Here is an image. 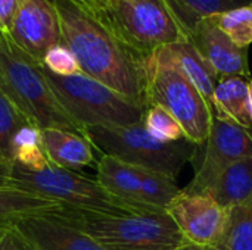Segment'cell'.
Returning a JSON list of instances; mask_svg holds the SVG:
<instances>
[{"label": "cell", "instance_id": "d6a6232c", "mask_svg": "<svg viewBox=\"0 0 252 250\" xmlns=\"http://www.w3.org/2000/svg\"><path fill=\"white\" fill-rule=\"evenodd\" d=\"M180 250H211V249H207V248H201V246H196V245L188 243L186 246H183Z\"/></svg>", "mask_w": 252, "mask_h": 250}, {"label": "cell", "instance_id": "5b68a950", "mask_svg": "<svg viewBox=\"0 0 252 250\" xmlns=\"http://www.w3.org/2000/svg\"><path fill=\"white\" fill-rule=\"evenodd\" d=\"M93 13L124 46L143 59L188 40V32L165 0H111Z\"/></svg>", "mask_w": 252, "mask_h": 250}, {"label": "cell", "instance_id": "4dcf8cb0", "mask_svg": "<svg viewBox=\"0 0 252 250\" xmlns=\"http://www.w3.org/2000/svg\"><path fill=\"white\" fill-rule=\"evenodd\" d=\"M10 174H12V162H7L0 158V189L12 187Z\"/></svg>", "mask_w": 252, "mask_h": 250}, {"label": "cell", "instance_id": "cb8c5ba5", "mask_svg": "<svg viewBox=\"0 0 252 250\" xmlns=\"http://www.w3.org/2000/svg\"><path fill=\"white\" fill-rule=\"evenodd\" d=\"M31 124L0 88V158L12 162V141L16 133Z\"/></svg>", "mask_w": 252, "mask_h": 250}, {"label": "cell", "instance_id": "d4e9b609", "mask_svg": "<svg viewBox=\"0 0 252 250\" xmlns=\"http://www.w3.org/2000/svg\"><path fill=\"white\" fill-rule=\"evenodd\" d=\"M145 128L161 141H179L186 139L183 128L165 109L159 106H149L143 119Z\"/></svg>", "mask_w": 252, "mask_h": 250}, {"label": "cell", "instance_id": "8992f818", "mask_svg": "<svg viewBox=\"0 0 252 250\" xmlns=\"http://www.w3.org/2000/svg\"><path fill=\"white\" fill-rule=\"evenodd\" d=\"M41 69L56 99L83 133L87 127L121 128L143 122L146 108L83 72L59 77L43 65Z\"/></svg>", "mask_w": 252, "mask_h": 250}, {"label": "cell", "instance_id": "ffe728a7", "mask_svg": "<svg viewBox=\"0 0 252 250\" xmlns=\"http://www.w3.org/2000/svg\"><path fill=\"white\" fill-rule=\"evenodd\" d=\"M12 161L22 168L38 171L50 165L41 143V130L32 124L24 125L12 141Z\"/></svg>", "mask_w": 252, "mask_h": 250}, {"label": "cell", "instance_id": "836d02e7", "mask_svg": "<svg viewBox=\"0 0 252 250\" xmlns=\"http://www.w3.org/2000/svg\"><path fill=\"white\" fill-rule=\"evenodd\" d=\"M248 97H250V113H251L252 119V78L250 80V84H248Z\"/></svg>", "mask_w": 252, "mask_h": 250}, {"label": "cell", "instance_id": "1f68e13d", "mask_svg": "<svg viewBox=\"0 0 252 250\" xmlns=\"http://www.w3.org/2000/svg\"><path fill=\"white\" fill-rule=\"evenodd\" d=\"M83 6H86L89 10L96 12L99 9H102L103 6H106L111 0H78Z\"/></svg>", "mask_w": 252, "mask_h": 250}, {"label": "cell", "instance_id": "7402d4cb", "mask_svg": "<svg viewBox=\"0 0 252 250\" xmlns=\"http://www.w3.org/2000/svg\"><path fill=\"white\" fill-rule=\"evenodd\" d=\"M213 250H252V203L229 211L224 234Z\"/></svg>", "mask_w": 252, "mask_h": 250}, {"label": "cell", "instance_id": "83f0119b", "mask_svg": "<svg viewBox=\"0 0 252 250\" xmlns=\"http://www.w3.org/2000/svg\"><path fill=\"white\" fill-rule=\"evenodd\" d=\"M22 0H0V32L7 34Z\"/></svg>", "mask_w": 252, "mask_h": 250}, {"label": "cell", "instance_id": "2e32d148", "mask_svg": "<svg viewBox=\"0 0 252 250\" xmlns=\"http://www.w3.org/2000/svg\"><path fill=\"white\" fill-rule=\"evenodd\" d=\"M221 208H233L252 203V156L227 167L205 190Z\"/></svg>", "mask_w": 252, "mask_h": 250}, {"label": "cell", "instance_id": "6da1fadb", "mask_svg": "<svg viewBox=\"0 0 252 250\" xmlns=\"http://www.w3.org/2000/svg\"><path fill=\"white\" fill-rule=\"evenodd\" d=\"M61 22V43L75 56L84 75L148 109L146 59L124 46L78 0H52Z\"/></svg>", "mask_w": 252, "mask_h": 250}, {"label": "cell", "instance_id": "277c9868", "mask_svg": "<svg viewBox=\"0 0 252 250\" xmlns=\"http://www.w3.org/2000/svg\"><path fill=\"white\" fill-rule=\"evenodd\" d=\"M146 103L165 109L183 128L185 137L204 146L213 122V109L196 85L159 49L146 59Z\"/></svg>", "mask_w": 252, "mask_h": 250}, {"label": "cell", "instance_id": "ba28073f", "mask_svg": "<svg viewBox=\"0 0 252 250\" xmlns=\"http://www.w3.org/2000/svg\"><path fill=\"white\" fill-rule=\"evenodd\" d=\"M12 187L61 203L62 206L103 215L140 214L134 206L109 193L97 180L49 165L32 171L12 164Z\"/></svg>", "mask_w": 252, "mask_h": 250}, {"label": "cell", "instance_id": "f1b7e54d", "mask_svg": "<svg viewBox=\"0 0 252 250\" xmlns=\"http://www.w3.org/2000/svg\"><path fill=\"white\" fill-rule=\"evenodd\" d=\"M167 3H168V6L171 7V10H173V13L176 15V18L180 21V24L183 25V28H185V31L188 32V35L190 34V31H192V28L195 27V24L199 21L196 16H193L185 6H183V3L180 1V0H165Z\"/></svg>", "mask_w": 252, "mask_h": 250}, {"label": "cell", "instance_id": "30bf717a", "mask_svg": "<svg viewBox=\"0 0 252 250\" xmlns=\"http://www.w3.org/2000/svg\"><path fill=\"white\" fill-rule=\"evenodd\" d=\"M167 214L189 243L211 250L220 243L229 220V211L210 194L185 193L183 190Z\"/></svg>", "mask_w": 252, "mask_h": 250}, {"label": "cell", "instance_id": "e575fe53", "mask_svg": "<svg viewBox=\"0 0 252 250\" xmlns=\"http://www.w3.org/2000/svg\"><path fill=\"white\" fill-rule=\"evenodd\" d=\"M7 231H9V230H0V245H1V242H3V239L6 237Z\"/></svg>", "mask_w": 252, "mask_h": 250}, {"label": "cell", "instance_id": "8fae6325", "mask_svg": "<svg viewBox=\"0 0 252 250\" xmlns=\"http://www.w3.org/2000/svg\"><path fill=\"white\" fill-rule=\"evenodd\" d=\"M6 35L25 55L41 63L46 53L61 43V22L53 1L22 0Z\"/></svg>", "mask_w": 252, "mask_h": 250}, {"label": "cell", "instance_id": "4fadbf2b", "mask_svg": "<svg viewBox=\"0 0 252 250\" xmlns=\"http://www.w3.org/2000/svg\"><path fill=\"white\" fill-rule=\"evenodd\" d=\"M15 228L38 250H108L89 234L53 215L22 220Z\"/></svg>", "mask_w": 252, "mask_h": 250}, {"label": "cell", "instance_id": "e0dca14e", "mask_svg": "<svg viewBox=\"0 0 252 250\" xmlns=\"http://www.w3.org/2000/svg\"><path fill=\"white\" fill-rule=\"evenodd\" d=\"M62 208L58 202L15 187L0 189V230H12L27 218L53 215Z\"/></svg>", "mask_w": 252, "mask_h": 250}, {"label": "cell", "instance_id": "9c48e42d", "mask_svg": "<svg viewBox=\"0 0 252 250\" xmlns=\"http://www.w3.org/2000/svg\"><path fill=\"white\" fill-rule=\"evenodd\" d=\"M204 156L185 193H205L216 178L232 164L252 156V130L213 113L210 136L204 144Z\"/></svg>", "mask_w": 252, "mask_h": 250}, {"label": "cell", "instance_id": "44dd1931", "mask_svg": "<svg viewBox=\"0 0 252 250\" xmlns=\"http://www.w3.org/2000/svg\"><path fill=\"white\" fill-rule=\"evenodd\" d=\"M137 171L143 203L159 212H167L171 203L180 196L182 189L176 186L174 180L165 175L143 168H137Z\"/></svg>", "mask_w": 252, "mask_h": 250}, {"label": "cell", "instance_id": "d590c367", "mask_svg": "<svg viewBox=\"0 0 252 250\" xmlns=\"http://www.w3.org/2000/svg\"><path fill=\"white\" fill-rule=\"evenodd\" d=\"M1 35H3V34H1V32H0V38H1Z\"/></svg>", "mask_w": 252, "mask_h": 250}, {"label": "cell", "instance_id": "52a82bcc", "mask_svg": "<svg viewBox=\"0 0 252 250\" xmlns=\"http://www.w3.org/2000/svg\"><path fill=\"white\" fill-rule=\"evenodd\" d=\"M84 137L106 156L158 172L174 181L183 167L195 158L199 147L188 139L161 141L145 128L143 122L121 128L87 127Z\"/></svg>", "mask_w": 252, "mask_h": 250}, {"label": "cell", "instance_id": "4316f807", "mask_svg": "<svg viewBox=\"0 0 252 250\" xmlns=\"http://www.w3.org/2000/svg\"><path fill=\"white\" fill-rule=\"evenodd\" d=\"M180 1L198 19L214 16L236 7L252 4V0H180Z\"/></svg>", "mask_w": 252, "mask_h": 250}, {"label": "cell", "instance_id": "7c38bea8", "mask_svg": "<svg viewBox=\"0 0 252 250\" xmlns=\"http://www.w3.org/2000/svg\"><path fill=\"white\" fill-rule=\"evenodd\" d=\"M189 41L219 74V77L251 78L248 47L236 46L213 21L211 16L201 18L189 34Z\"/></svg>", "mask_w": 252, "mask_h": 250}, {"label": "cell", "instance_id": "ac0fdd59", "mask_svg": "<svg viewBox=\"0 0 252 250\" xmlns=\"http://www.w3.org/2000/svg\"><path fill=\"white\" fill-rule=\"evenodd\" d=\"M251 78L233 75L220 77L213 93V113L229 118L236 124L252 130L248 84Z\"/></svg>", "mask_w": 252, "mask_h": 250}, {"label": "cell", "instance_id": "3957f363", "mask_svg": "<svg viewBox=\"0 0 252 250\" xmlns=\"http://www.w3.org/2000/svg\"><path fill=\"white\" fill-rule=\"evenodd\" d=\"M53 217L108 250H180L189 243L168 214L103 215L63 206Z\"/></svg>", "mask_w": 252, "mask_h": 250}, {"label": "cell", "instance_id": "7a4b0ae2", "mask_svg": "<svg viewBox=\"0 0 252 250\" xmlns=\"http://www.w3.org/2000/svg\"><path fill=\"white\" fill-rule=\"evenodd\" d=\"M0 88L38 130H66L84 136L56 99L41 63L18 49L6 34L0 38Z\"/></svg>", "mask_w": 252, "mask_h": 250}, {"label": "cell", "instance_id": "603a6c76", "mask_svg": "<svg viewBox=\"0 0 252 250\" xmlns=\"http://www.w3.org/2000/svg\"><path fill=\"white\" fill-rule=\"evenodd\" d=\"M217 27L239 47L252 43V4L211 16Z\"/></svg>", "mask_w": 252, "mask_h": 250}, {"label": "cell", "instance_id": "f546056e", "mask_svg": "<svg viewBox=\"0 0 252 250\" xmlns=\"http://www.w3.org/2000/svg\"><path fill=\"white\" fill-rule=\"evenodd\" d=\"M0 250H38L34 248L16 228L7 231L6 237L3 239Z\"/></svg>", "mask_w": 252, "mask_h": 250}, {"label": "cell", "instance_id": "5bb4252c", "mask_svg": "<svg viewBox=\"0 0 252 250\" xmlns=\"http://www.w3.org/2000/svg\"><path fill=\"white\" fill-rule=\"evenodd\" d=\"M41 143L49 162L69 171H78L94 161L92 143L78 133L66 130H41Z\"/></svg>", "mask_w": 252, "mask_h": 250}, {"label": "cell", "instance_id": "9a60e30c", "mask_svg": "<svg viewBox=\"0 0 252 250\" xmlns=\"http://www.w3.org/2000/svg\"><path fill=\"white\" fill-rule=\"evenodd\" d=\"M96 180L114 196L134 206L140 214H167L159 212L143 203L140 196V181L137 167L124 164L112 156L102 155L97 162Z\"/></svg>", "mask_w": 252, "mask_h": 250}, {"label": "cell", "instance_id": "d6986e66", "mask_svg": "<svg viewBox=\"0 0 252 250\" xmlns=\"http://www.w3.org/2000/svg\"><path fill=\"white\" fill-rule=\"evenodd\" d=\"M164 53L183 71V74L196 85L204 99L213 109V93L219 81V74L205 62L193 44L188 40H182L162 49Z\"/></svg>", "mask_w": 252, "mask_h": 250}, {"label": "cell", "instance_id": "484cf974", "mask_svg": "<svg viewBox=\"0 0 252 250\" xmlns=\"http://www.w3.org/2000/svg\"><path fill=\"white\" fill-rule=\"evenodd\" d=\"M41 65L47 71H50L52 74L59 75V77H69V75H75V74L81 72L75 56L62 43L53 46L46 53Z\"/></svg>", "mask_w": 252, "mask_h": 250}]
</instances>
